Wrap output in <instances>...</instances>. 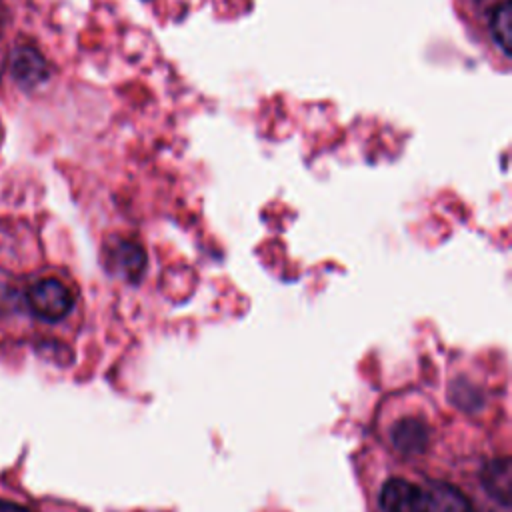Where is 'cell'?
<instances>
[{"instance_id":"obj_6","label":"cell","mask_w":512,"mask_h":512,"mask_svg":"<svg viewBox=\"0 0 512 512\" xmlns=\"http://www.w3.org/2000/svg\"><path fill=\"white\" fill-rule=\"evenodd\" d=\"M394 446L404 454H418L428 444V428L418 418H404L392 430Z\"/></svg>"},{"instance_id":"obj_7","label":"cell","mask_w":512,"mask_h":512,"mask_svg":"<svg viewBox=\"0 0 512 512\" xmlns=\"http://www.w3.org/2000/svg\"><path fill=\"white\" fill-rule=\"evenodd\" d=\"M490 34L492 40L498 44V48L510 56L512 54V2L504 0L500 2L490 16Z\"/></svg>"},{"instance_id":"obj_8","label":"cell","mask_w":512,"mask_h":512,"mask_svg":"<svg viewBox=\"0 0 512 512\" xmlns=\"http://www.w3.org/2000/svg\"><path fill=\"white\" fill-rule=\"evenodd\" d=\"M484 480L488 490L502 500L504 504L510 502V490H512V470H510V460L502 458V460H494L486 472H484Z\"/></svg>"},{"instance_id":"obj_1","label":"cell","mask_w":512,"mask_h":512,"mask_svg":"<svg viewBox=\"0 0 512 512\" xmlns=\"http://www.w3.org/2000/svg\"><path fill=\"white\" fill-rule=\"evenodd\" d=\"M70 290L58 280H40L28 292V304L36 316L48 322H56L64 318L72 308Z\"/></svg>"},{"instance_id":"obj_5","label":"cell","mask_w":512,"mask_h":512,"mask_svg":"<svg viewBox=\"0 0 512 512\" xmlns=\"http://www.w3.org/2000/svg\"><path fill=\"white\" fill-rule=\"evenodd\" d=\"M10 70H12V76L24 86H34L42 82L48 74L44 58L34 48H28V46L16 48L12 52Z\"/></svg>"},{"instance_id":"obj_3","label":"cell","mask_w":512,"mask_h":512,"mask_svg":"<svg viewBox=\"0 0 512 512\" xmlns=\"http://www.w3.org/2000/svg\"><path fill=\"white\" fill-rule=\"evenodd\" d=\"M380 504L384 512H424L422 490L402 478H392L382 486Z\"/></svg>"},{"instance_id":"obj_2","label":"cell","mask_w":512,"mask_h":512,"mask_svg":"<svg viewBox=\"0 0 512 512\" xmlns=\"http://www.w3.org/2000/svg\"><path fill=\"white\" fill-rule=\"evenodd\" d=\"M108 266L116 276L136 282L146 268V254L132 240H116L108 248Z\"/></svg>"},{"instance_id":"obj_9","label":"cell","mask_w":512,"mask_h":512,"mask_svg":"<svg viewBox=\"0 0 512 512\" xmlns=\"http://www.w3.org/2000/svg\"><path fill=\"white\" fill-rule=\"evenodd\" d=\"M0 512H28L26 508L18 506V504H12V502H4L0 500Z\"/></svg>"},{"instance_id":"obj_4","label":"cell","mask_w":512,"mask_h":512,"mask_svg":"<svg viewBox=\"0 0 512 512\" xmlns=\"http://www.w3.org/2000/svg\"><path fill=\"white\" fill-rule=\"evenodd\" d=\"M424 512H472L470 500L452 484L432 482L422 490Z\"/></svg>"}]
</instances>
